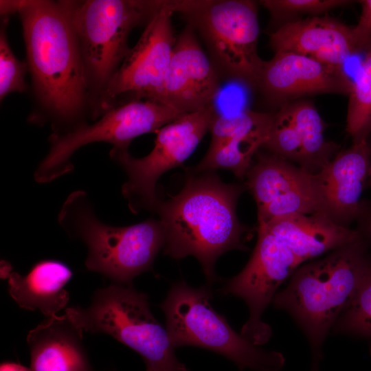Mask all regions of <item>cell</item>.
<instances>
[{
	"instance_id": "28",
	"label": "cell",
	"mask_w": 371,
	"mask_h": 371,
	"mask_svg": "<svg viewBox=\"0 0 371 371\" xmlns=\"http://www.w3.org/2000/svg\"><path fill=\"white\" fill-rule=\"evenodd\" d=\"M0 371H32L19 363L13 361H4L1 363Z\"/></svg>"
},
{
	"instance_id": "11",
	"label": "cell",
	"mask_w": 371,
	"mask_h": 371,
	"mask_svg": "<svg viewBox=\"0 0 371 371\" xmlns=\"http://www.w3.org/2000/svg\"><path fill=\"white\" fill-rule=\"evenodd\" d=\"M172 14L162 1L161 7L147 23L137 43L104 91L96 119L110 109L128 102H159L177 38Z\"/></svg>"
},
{
	"instance_id": "8",
	"label": "cell",
	"mask_w": 371,
	"mask_h": 371,
	"mask_svg": "<svg viewBox=\"0 0 371 371\" xmlns=\"http://www.w3.org/2000/svg\"><path fill=\"white\" fill-rule=\"evenodd\" d=\"M210 284L192 287L184 280L175 282L160 304L166 326L175 348L196 346L223 355L240 370L278 371L282 354L262 350L238 334L210 303Z\"/></svg>"
},
{
	"instance_id": "9",
	"label": "cell",
	"mask_w": 371,
	"mask_h": 371,
	"mask_svg": "<svg viewBox=\"0 0 371 371\" xmlns=\"http://www.w3.org/2000/svg\"><path fill=\"white\" fill-rule=\"evenodd\" d=\"M216 113L212 104L180 115L159 129L152 151L142 158H135L128 150L113 148L110 157L126 172L127 181L122 188L131 210L155 212L160 200L156 192L159 177L181 165L210 131Z\"/></svg>"
},
{
	"instance_id": "13",
	"label": "cell",
	"mask_w": 371,
	"mask_h": 371,
	"mask_svg": "<svg viewBox=\"0 0 371 371\" xmlns=\"http://www.w3.org/2000/svg\"><path fill=\"white\" fill-rule=\"evenodd\" d=\"M324 130V122L311 101L294 100L275 112L263 148L314 175L335 157L337 149L326 139Z\"/></svg>"
},
{
	"instance_id": "1",
	"label": "cell",
	"mask_w": 371,
	"mask_h": 371,
	"mask_svg": "<svg viewBox=\"0 0 371 371\" xmlns=\"http://www.w3.org/2000/svg\"><path fill=\"white\" fill-rule=\"evenodd\" d=\"M37 109L31 122L55 135L87 124L90 104L82 61L65 0H19L18 9Z\"/></svg>"
},
{
	"instance_id": "10",
	"label": "cell",
	"mask_w": 371,
	"mask_h": 371,
	"mask_svg": "<svg viewBox=\"0 0 371 371\" xmlns=\"http://www.w3.org/2000/svg\"><path fill=\"white\" fill-rule=\"evenodd\" d=\"M181 115L166 104L150 100H135L111 108L92 124L63 135L52 134L49 150L36 169L34 179L48 183L72 170L70 159L85 145L102 142L128 150L134 138L156 133Z\"/></svg>"
},
{
	"instance_id": "18",
	"label": "cell",
	"mask_w": 371,
	"mask_h": 371,
	"mask_svg": "<svg viewBox=\"0 0 371 371\" xmlns=\"http://www.w3.org/2000/svg\"><path fill=\"white\" fill-rule=\"evenodd\" d=\"M269 43L275 53L297 54L337 67L363 52L352 27L328 16H310L284 23L271 33Z\"/></svg>"
},
{
	"instance_id": "25",
	"label": "cell",
	"mask_w": 371,
	"mask_h": 371,
	"mask_svg": "<svg viewBox=\"0 0 371 371\" xmlns=\"http://www.w3.org/2000/svg\"><path fill=\"white\" fill-rule=\"evenodd\" d=\"M337 322L341 330L371 337V265L355 297Z\"/></svg>"
},
{
	"instance_id": "22",
	"label": "cell",
	"mask_w": 371,
	"mask_h": 371,
	"mask_svg": "<svg viewBox=\"0 0 371 371\" xmlns=\"http://www.w3.org/2000/svg\"><path fill=\"white\" fill-rule=\"evenodd\" d=\"M346 129L352 142L371 135V43L348 94Z\"/></svg>"
},
{
	"instance_id": "6",
	"label": "cell",
	"mask_w": 371,
	"mask_h": 371,
	"mask_svg": "<svg viewBox=\"0 0 371 371\" xmlns=\"http://www.w3.org/2000/svg\"><path fill=\"white\" fill-rule=\"evenodd\" d=\"M199 36L221 79L256 88L263 63L258 52L256 3L249 0H169Z\"/></svg>"
},
{
	"instance_id": "17",
	"label": "cell",
	"mask_w": 371,
	"mask_h": 371,
	"mask_svg": "<svg viewBox=\"0 0 371 371\" xmlns=\"http://www.w3.org/2000/svg\"><path fill=\"white\" fill-rule=\"evenodd\" d=\"M370 168L371 144L368 139L352 142L314 174L323 213L345 226L357 219Z\"/></svg>"
},
{
	"instance_id": "5",
	"label": "cell",
	"mask_w": 371,
	"mask_h": 371,
	"mask_svg": "<svg viewBox=\"0 0 371 371\" xmlns=\"http://www.w3.org/2000/svg\"><path fill=\"white\" fill-rule=\"evenodd\" d=\"M58 222L71 236L87 245V268L117 284H131L139 274L150 270L165 244V233L158 219L115 227L95 216L87 194L72 192L64 203Z\"/></svg>"
},
{
	"instance_id": "12",
	"label": "cell",
	"mask_w": 371,
	"mask_h": 371,
	"mask_svg": "<svg viewBox=\"0 0 371 371\" xmlns=\"http://www.w3.org/2000/svg\"><path fill=\"white\" fill-rule=\"evenodd\" d=\"M255 157L245 177L258 225L293 214L323 213L313 174L269 152L259 150Z\"/></svg>"
},
{
	"instance_id": "14",
	"label": "cell",
	"mask_w": 371,
	"mask_h": 371,
	"mask_svg": "<svg viewBox=\"0 0 371 371\" xmlns=\"http://www.w3.org/2000/svg\"><path fill=\"white\" fill-rule=\"evenodd\" d=\"M352 82L342 67L281 52L263 61L256 89L268 102L280 107L310 95H348Z\"/></svg>"
},
{
	"instance_id": "23",
	"label": "cell",
	"mask_w": 371,
	"mask_h": 371,
	"mask_svg": "<svg viewBox=\"0 0 371 371\" xmlns=\"http://www.w3.org/2000/svg\"><path fill=\"white\" fill-rule=\"evenodd\" d=\"M260 3L269 12L271 19L280 25L310 14L319 16L329 10L345 6L352 1L346 0H263Z\"/></svg>"
},
{
	"instance_id": "16",
	"label": "cell",
	"mask_w": 371,
	"mask_h": 371,
	"mask_svg": "<svg viewBox=\"0 0 371 371\" xmlns=\"http://www.w3.org/2000/svg\"><path fill=\"white\" fill-rule=\"evenodd\" d=\"M274 112L245 110L234 115H218L210 128L211 141L201 161L191 170L196 172L227 170L244 178L254 157L267 142Z\"/></svg>"
},
{
	"instance_id": "21",
	"label": "cell",
	"mask_w": 371,
	"mask_h": 371,
	"mask_svg": "<svg viewBox=\"0 0 371 371\" xmlns=\"http://www.w3.org/2000/svg\"><path fill=\"white\" fill-rule=\"evenodd\" d=\"M260 225L288 243L302 262L361 237L358 230L341 225L322 212L286 216Z\"/></svg>"
},
{
	"instance_id": "3",
	"label": "cell",
	"mask_w": 371,
	"mask_h": 371,
	"mask_svg": "<svg viewBox=\"0 0 371 371\" xmlns=\"http://www.w3.org/2000/svg\"><path fill=\"white\" fill-rule=\"evenodd\" d=\"M367 245L361 237L303 265L272 300L276 308L289 311L305 331L313 347V371H316L320 347L328 330L350 306L369 270L371 257Z\"/></svg>"
},
{
	"instance_id": "24",
	"label": "cell",
	"mask_w": 371,
	"mask_h": 371,
	"mask_svg": "<svg viewBox=\"0 0 371 371\" xmlns=\"http://www.w3.org/2000/svg\"><path fill=\"white\" fill-rule=\"evenodd\" d=\"M0 31V99L8 95L26 91L25 74L28 71L26 62L19 60L10 46L6 25L8 18H3Z\"/></svg>"
},
{
	"instance_id": "2",
	"label": "cell",
	"mask_w": 371,
	"mask_h": 371,
	"mask_svg": "<svg viewBox=\"0 0 371 371\" xmlns=\"http://www.w3.org/2000/svg\"><path fill=\"white\" fill-rule=\"evenodd\" d=\"M243 189L224 183L214 170L188 169L182 190L160 201L155 211L165 233L164 254L176 260L194 256L209 284L213 282L218 258L232 249H246L247 229L236 212Z\"/></svg>"
},
{
	"instance_id": "26",
	"label": "cell",
	"mask_w": 371,
	"mask_h": 371,
	"mask_svg": "<svg viewBox=\"0 0 371 371\" xmlns=\"http://www.w3.org/2000/svg\"><path fill=\"white\" fill-rule=\"evenodd\" d=\"M361 11L359 19L352 32L357 43L366 52L371 43V0L359 1Z\"/></svg>"
},
{
	"instance_id": "4",
	"label": "cell",
	"mask_w": 371,
	"mask_h": 371,
	"mask_svg": "<svg viewBox=\"0 0 371 371\" xmlns=\"http://www.w3.org/2000/svg\"><path fill=\"white\" fill-rule=\"evenodd\" d=\"M78 41L91 118L100 99L131 48L128 38L161 7L157 0H65Z\"/></svg>"
},
{
	"instance_id": "15",
	"label": "cell",
	"mask_w": 371,
	"mask_h": 371,
	"mask_svg": "<svg viewBox=\"0 0 371 371\" xmlns=\"http://www.w3.org/2000/svg\"><path fill=\"white\" fill-rule=\"evenodd\" d=\"M221 78L194 29L186 25L177 36L159 102L181 114L212 104Z\"/></svg>"
},
{
	"instance_id": "29",
	"label": "cell",
	"mask_w": 371,
	"mask_h": 371,
	"mask_svg": "<svg viewBox=\"0 0 371 371\" xmlns=\"http://www.w3.org/2000/svg\"><path fill=\"white\" fill-rule=\"evenodd\" d=\"M368 186L371 188V168H370V172L369 179L368 181Z\"/></svg>"
},
{
	"instance_id": "20",
	"label": "cell",
	"mask_w": 371,
	"mask_h": 371,
	"mask_svg": "<svg viewBox=\"0 0 371 371\" xmlns=\"http://www.w3.org/2000/svg\"><path fill=\"white\" fill-rule=\"evenodd\" d=\"M1 277L7 279L8 292L19 306L38 309L46 317L57 315L65 307L69 296L64 289L72 276L65 263L45 260L36 262L25 276L12 271L5 261L1 264Z\"/></svg>"
},
{
	"instance_id": "7",
	"label": "cell",
	"mask_w": 371,
	"mask_h": 371,
	"mask_svg": "<svg viewBox=\"0 0 371 371\" xmlns=\"http://www.w3.org/2000/svg\"><path fill=\"white\" fill-rule=\"evenodd\" d=\"M65 313L83 330L111 335L139 353L146 371H188L166 328L151 313L148 296L132 284L113 283L98 289L89 307H68Z\"/></svg>"
},
{
	"instance_id": "27",
	"label": "cell",
	"mask_w": 371,
	"mask_h": 371,
	"mask_svg": "<svg viewBox=\"0 0 371 371\" xmlns=\"http://www.w3.org/2000/svg\"><path fill=\"white\" fill-rule=\"evenodd\" d=\"M359 225V232L363 239L371 243V204L363 202L357 218Z\"/></svg>"
},
{
	"instance_id": "19",
	"label": "cell",
	"mask_w": 371,
	"mask_h": 371,
	"mask_svg": "<svg viewBox=\"0 0 371 371\" xmlns=\"http://www.w3.org/2000/svg\"><path fill=\"white\" fill-rule=\"evenodd\" d=\"M83 330L65 314L46 317L30 330L32 371H94L82 344Z\"/></svg>"
}]
</instances>
